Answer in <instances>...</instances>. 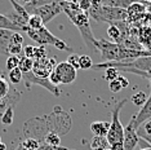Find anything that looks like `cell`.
I'll return each instance as SVG.
<instances>
[{"label":"cell","mask_w":151,"mask_h":150,"mask_svg":"<svg viewBox=\"0 0 151 150\" xmlns=\"http://www.w3.org/2000/svg\"><path fill=\"white\" fill-rule=\"evenodd\" d=\"M71 128V118L61 107H56L53 112L44 117L32 118L27 120L22 127L23 138H36L42 144L43 138L49 132H57L58 135H65Z\"/></svg>","instance_id":"cell-1"},{"label":"cell","mask_w":151,"mask_h":150,"mask_svg":"<svg viewBox=\"0 0 151 150\" xmlns=\"http://www.w3.org/2000/svg\"><path fill=\"white\" fill-rule=\"evenodd\" d=\"M14 119V106H9L1 114V123L4 125H11Z\"/></svg>","instance_id":"cell-25"},{"label":"cell","mask_w":151,"mask_h":150,"mask_svg":"<svg viewBox=\"0 0 151 150\" xmlns=\"http://www.w3.org/2000/svg\"><path fill=\"white\" fill-rule=\"evenodd\" d=\"M23 81H25L26 86H40V87L45 88L48 92L53 93L56 97H58L61 94L60 88L50 83L49 78H39V76H36L32 71H30V73H27V74H23Z\"/></svg>","instance_id":"cell-8"},{"label":"cell","mask_w":151,"mask_h":150,"mask_svg":"<svg viewBox=\"0 0 151 150\" xmlns=\"http://www.w3.org/2000/svg\"><path fill=\"white\" fill-rule=\"evenodd\" d=\"M42 144H47L49 146H61V136L57 132H49L43 138Z\"/></svg>","instance_id":"cell-21"},{"label":"cell","mask_w":151,"mask_h":150,"mask_svg":"<svg viewBox=\"0 0 151 150\" xmlns=\"http://www.w3.org/2000/svg\"><path fill=\"white\" fill-rule=\"evenodd\" d=\"M89 128H91V132L96 137H106L110 129V123L109 122H104V120L93 122V123L89 124Z\"/></svg>","instance_id":"cell-16"},{"label":"cell","mask_w":151,"mask_h":150,"mask_svg":"<svg viewBox=\"0 0 151 150\" xmlns=\"http://www.w3.org/2000/svg\"><path fill=\"white\" fill-rule=\"evenodd\" d=\"M21 145L27 150H37L40 148V142L37 141L36 138H31V137H27V138H22Z\"/></svg>","instance_id":"cell-27"},{"label":"cell","mask_w":151,"mask_h":150,"mask_svg":"<svg viewBox=\"0 0 151 150\" xmlns=\"http://www.w3.org/2000/svg\"><path fill=\"white\" fill-rule=\"evenodd\" d=\"M26 32H27V35L30 36V39L34 40L35 43H37L39 45H53L60 50H66V52H71V53L74 52V49L71 48V47H68L63 40L58 39L57 36H54L45 26L42 27V29H39V30L27 29Z\"/></svg>","instance_id":"cell-6"},{"label":"cell","mask_w":151,"mask_h":150,"mask_svg":"<svg viewBox=\"0 0 151 150\" xmlns=\"http://www.w3.org/2000/svg\"><path fill=\"white\" fill-rule=\"evenodd\" d=\"M109 142L107 140H106V137H93V140H92L91 142V148L92 150L94 149H104V150H107L109 149Z\"/></svg>","instance_id":"cell-24"},{"label":"cell","mask_w":151,"mask_h":150,"mask_svg":"<svg viewBox=\"0 0 151 150\" xmlns=\"http://www.w3.org/2000/svg\"><path fill=\"white\" fill-rule=\"evenodd\" d=\"M57 61L53 57H45L42 60L34 61L32 73L39 78H49V75L53 73V70L57 66Z\"/></svg>","instance_id":"cell-9"},{"label":"cell","mask_w":151,"mask_h":150,"mask_svg":"<svg viewBox=\"0 0 151 150\" xmlns=\"http://www.w3.org/2000/svg\"><path fill=\"white\" fill-rule=\"evenodd\" d=\"M57 1H62V0H32L31 3H29V4H26L23 6H25V9L27 11L29 14H32V12L35 11L36 8H39V6L52 4V3H57Z\"/></svg>","instance_id":"cell-18"},{"label":"cell","mask_w":151,"mask_h":150,"mask_svg":"<svg viewBox=\"0 0 151 150\" xmlns=\"http://www.w3.org/2000/svg\"><path fill=\"white\" fill-rule=\"evenodd\" d=\"M127 13H128V22H136V19H139L146 14V4L134 1L127 9Z\"/></svg>","instance_id":"cell-15"},{"label":"cell","mask_w":151,"mask_h":150,"mask_svg":"<svg viewBox=\"0 0 151 150\" xmlns=\"http://www.w3.org/2000/svg\"><path fill=\"white\" fill-rule=\"evenodd\" d=\"M137 38H138V42L142 45V48L147 52H151V26H141L137 32Z\"/></svg>","instance_id":"cell-13"},{"label":"cell","mask_w":151,"mask_h":150,"mask_svg":"<svg viewBox=\"0 0 151 150\" xmlns=\"http://www.w3.org/2000/svg\"><path fill=\"white\" fill-rule=\"evenodd\" d=\"M18 63H19V57L17 56H8V58L5 61V69L8 70V73L16 67H18Z\"/></svg>","instance_id":"cell-31"},{"label":"cell","mask_w":151,"mask_h":150,"mask_svg":"<svg viewBox=\"0 0 151 150\" xmlns=\"http://www.w3.org/2000/svg\"><path fill=\"white\" fill-rule=\"evenodd\" d=\"M37 150H68V149L62 148V146H49L47 144H42Z\"/></svg>","instance_id":"cell-38"},{"label":"cell","mask_w":151,"mask_h":150,"mask_svg":"<svg viewBox=\"0 0 151 150\" xmlns=\"http://www.w3.org/2000/svg\"><path fill=\"white\" fill-rule=\"evenodd\" d=\"M63 3H76V0H62Z\"/></svg>","instance_id":"cell-44"},{"label":"cell","mask_w":151,"mask_h":150,"mask_svg":"<svg viewBox=\"0 0 151 150\" xmlns=\"http://www.w3.org/2000/svg\"><path fill=\"white\" fill-rule=\"evenodd\" d=\"M96 48L101 53V58L104 62H122V61H130L139 57L151 56V52L129 49L123 44H116L104 38L96 39Z\"/></svg>","instance_id":"cell-2"},{"label":"cell","mask_w":151,"mask_h":150,"mask_svg":"<svg viewBox=\"0 0 151 150\" xmlns=\"http://www.w3.org/2000/svg\"><path fill=\"white\" fill-rule=\"evenodd\" d=\"M14 150H27V149H25V148H23V146H22L21 144H19V145H18V146H17V148H16Z\"/></svg>","instance_id":"cell-43"},{"label":"cell","mask_w":151,"mask_h":150,"mask_svg":"<svg viewBox=\"0 0 151 150\" xmlns=\"http://www.w3.org/2000/svg\"><path fill=\"white\" fill-rule=\"evenodd\" d=\"M0 150H6V145L4 142H0Z\"/></svg>","instance_id":"cell-42"},{"label":"cell","mask_w":151,"mask_h":150,"mask_svg":"<svg viewBox=\"0 0 151 150\" xmlns=\"http://www.w3.org/2000/svg\"><path fill=\"white\" fill-rule=\"evenodd\" d=\"M21 1H23V3H25V5H26V4H29V3H31L32 0H21Z\"/></svg>","instance_id":"cell-46"},{"label":"cell","mask_w":151,"mask_h":150,"mask_svg":"<svg viewBox=\"0 0 151 150\" xmlns=\"http://www.w3.org/2000/svg\"><path fill=\"white\" fill-rule=\"evenodd\" d=\"M0 142H1V138H0Z\"/></svg>","instance_id":"cell-50"},{"label":"cell","mask_w":151,"mask_h":150,"mask_svg":"<svg viewBox=\"0 0 151 150\" xmlns=\"http://www.w3.org/2000/svg\"><path fill=\"white\" fill-rule=\"evenodd\" d=\"M130 1H134V0H130Z\"/></svg>","instance_id":"cell-49"},{"label":"cell","mask_w":151,"mask_h":150,"mask_svg":"<svg viewBox=\"0 0 151 150\" xmlns=\"http://www.w3.org/2000/svg\"><path fill=\"white\" fill-rule=\"evenodd\" d=\"M12 30L0 29V56H8V47L13 35Z\"/></svg>","instance_id":"cell-17"},{"label":"cell","mask_w":151,"mask_h":150,"mask_svg":"<svg viewBox=\"0 0 151 150\" xmlns=\"http://www.w3.org/2000/svg\"><path fill=\"white\" fill-rule=\"evenodd\" d=\"M142 150H151V146H149V148H145V149H142Z\"/></svg>","instance_id":"cell-47"},{"label":"cell","mask_w":151,"mask_h":150,"mask_svg":"<svg viewBox=\"0 0 151 150\" xmlns=\"http://www.w3.org/2000/svg\"><path fill=\"white\" fill-rule=\"evenodd\" d=\"M93 61H92V57L88 56V54H83V56L79 57V67L81 70H88L93 67Z\"/></svg>","instance_id":"cell-28"},{"label":"cell","mask_w":151,"mask_h":150,"mask_svg":"<svg viewBox=\"0 0 151 150\" xmlns=\"http://www.w3.org/2000/svg\"><path fill=\"white\" fill-rule=\"evenodd\" d=\"M132 102L136 105V106H143L145 105V102L147 101V96H146V93L145 92H137L136 94H133L132 96Z\"/></svg>","instance_id":"cell-29"},{"label":"cell","mask_w":151,"mask_h":150,"mask_svg":"<svg viewBox=\"0 0 151 150\" xmlns=\"http://www.w3.org/2000/svg\"><path fill=\"white\" fill-rule=\"evenodd\" d=\"M79 57H80V56H78V54H75V53H71L70 56L67 57V61H66V62L70 63L71 66L74 67V69L78 70V69H80V67H79Z\"/></svg>","instance_id":"cell-35"},{"label":"cell","mask_w":151,"mask_h":150,"mask_svg":"<svg viewBox=\"0 0 151 150\" xmlns=\"http://www.w3.org/2000/svg\"><path fill=\"white\" fill-rule=\"evenodd\" d=\"M32 67H34V60L32 58H29V57H25V56L19 57L18 69L21 70L23 74H27V73H30V71H32Z\"/></svg>","instance_id":"cell-20"},{"label":"cell","mask_w":151,"mask_h":150,"mask_svg":"<svg viewBox=\"0 0 151 150\" xmlns=\"http://www.w3.org/2000/svg\"><path fill=\"white\" fill-rule=\"evenodd\" d=\"M76 75H78L76 69H74L70 63H67L65 61V62L57 63L56 69L49 75V80L54 86H58V84H71L76 79Z\"/></svg>","instance_id":"cell-7"},{"label":"cell","mask_w":151,"mask_h":150,"mask_svg":"<svg viewBox=\"0 0 151 150\" xmlns=\"http://www.w3.org/2000/svg\"><path fill=\"white\" fill-rule=\"evenodd\" d=\"M118 79H119V81H120V84H122L123 88H127V87L129 86V81H128V79H127L125 76H123V75H119Z\"/></svg>","instance_id":"cell-40"},{"label":"cell","mask_w":151,"mask_h":150,"mask_svg":"<svg viewBox=\"0 0 151 150\" xmlns=\"http://www.w3.org/2000/svg\"><path fill=\"white\" fill-rule=\"evenodd\" d=\"M0 29L12 30V31H14V32H23L22 29H19V27L14 25L5 14H1V13H0Z\"/></svg>","instance_id":"cell-19"},{"label":"cell","mask_w":151,"mask_h":150,"mask_svg":"<svg viewBox=\"0 0 151 150\" xmlns=\"http://www.w3.org/2000/svg\"><path fill=\"white\" fill-rule=\"evenodd\" d=\"M62 12H63L62 4H61V1H57V3H52V4L39 6V8H36L35 11L32 12V14H37L40 18H42L44 25H45V23L52 21L56 16L61 14Z\"/></svg>","instance_id":"cell-10"},{"label":"cell","mask_w":151,"mask_h":150,"mask_svg":"<svg viewBox=\"0 0 151 150\" xmlns=\"http://www.w3.org/2000/svg\"><path fill=\"white\" fill-rule=\"evenodd\" d=\"M47 57V49L45 45H37L34 48V61L36 60H42Z\"/></svg>","instance_id":"cell-32"},{"label":"cell","mask_w":151,"mask_h":150,"mask_svg":"<svg viewBox=\"0 0 151 150\" xmlns=\"http://www.w3.org/2000/svg\"><path fill=\"white\" fill-rule=\"evenodd\" d=\"M11 89L12 88H11L9 81L4 78V75H1V76H0V100H3V98H5L8 96Z\"/></svg>","instance_id":"cell-26"},{"label":"cell","mask_w":151,"mask_h":150,"mask_svg":"<svg viewBox=\"0 0 151 150\" xmlns=\"http://www.w3.org/2000/svg\"><path fill=\"white\" fill-rule=\"evenodd\" d=\"M23 52V45L22 44H16V43H11L8 47V56H17L21 57V54Z\"/></svg>","instance_id":"cell-30"},{"label":"cell","mask_w":151,"mask_h":150,"mask_svg":"<svg viewBox=\"0 0 151 150\" xmlns=\"http://www.w3.org/2000/svg\"><path fill=\"white\" fill-rule=\"evenodd\" d=\"M138 141L139 137L137 135V129L133 128V125L129 123L127 125V128H124V141H123L124 150H134Z\"/></svg>","instance_id":"cell-12"},{"label":"cell","mask_w":151,"mask_h":150,"mask_svg":"<svg viewBox=\"0 0 151 150\" xmlns=\"http://www.w3.org/2000/svg\"><path fill=\"white\" fill-rule=\"evenodd\" d=\"M34 48H35L34 45H26V47H23V56L34 60Z\"/></svg>","instance_id":"cell-37"},{"label":"cell","mask_w":151,"mask_h":150,"mask_svg":"<svg viewBox=\"0 0 151 150\" xmlns=\"http://www.w3.org/2000/svg\"><path fill=\"white\" fill-rule=\"evenodd\" d=\"M127 104V98L122 100L111 109V123H110L109 133L106 136L110 148L112 150H124L123 141H124V127L120 122V110Z\"/></svg>","instance_id":"cell-4"},{"label":"cell","mask_w":151,"mask_h":150,"mask_svg":"<svg viewBox=\"0 0 151 150\" xmlns=\"http://www.w3.org/2000/svg\"><path fill=\"white\" fill-rule=\"evenodd\" d=\"M147 80H149L150 84H151V71H149V75H147Z\"/></svg>","instance_id":"cell-45"},{"label":"cell","mask_w":151,"mask_h":150,"mask_svg":"<svg viewBox=\"0 0 151 150\" xmlns=\"http://www.w3.org/2000/svg\"><path fill=\"white\" fill-rule=\"evenodd\" d=\"M109 89L111 91L112 93H118V92H120L123 89V87H122V84H120L118 78L114 80H111V81H109Z\"/></svg>","instance_id":"cell-34"},{"label":"cell","mask_w":151,"mask_h":150,"mask_svg":"<svg viewBox=\"0 0 151 150\" xmlns=\"http://www.w3.org/2000/svg\"><path fill=\"white\" fill-rule=\"evenodd\" d=\"M8 80L11 84H19L23 80V73L18 67H16L8 73Z\"/></svg>","instance_id":"cell-23"},{"label":"cell","mask_w":151,"mask_h":150,"mask_svg":"<svg viewBox=\"0 0 151 150\" xmlns=\"http://www.w3.org/2000/svg\"><path fill=\"white\" fill-rule=\"evenodd\" d=\"M89 3H91L92 6H99V5H102V0H89Z\"/></svg>","instance_id":"cell-41"},{"label":"cell","mask_w":151,"mask_h":150,"mask_svg":"<svg viewBox=\"0 0 151 150\" xmlns=\"http://www.w3.org/2000/svg\"><path fill=\"white\" fill-rule=\"evenodd\" d=\"M88 14L97 22H105V23H112L115 22H125L128 21V13L127 9L115 8V6H107V5H99V6H92L88 11Z\"/></svg>","instance_id":"cell-5"},{"label":"cell","mask_w":151,"mask_h":150,"mask_svg":"<svg viewBox=\"0 0 151 150\" xmlns=\"http://www.w3.org/2000/svg\"><path fill=\"white\" fill-rule=\"evenodd\" d=\"M137 135H138V137L139 138H142V140H145V141L149 144L150 146H151V136H147V135H145L143 133L141 129H137Z\"/></svg>","instance_id":"cell-39"},{"label":"cell","mask_w":151,"mask_h":150,"mask_svg":"<svg viewBox=\"0 0 151 150\" xmlns=\"http://www.w3.org/2000/svg\"><path fill=\"white\" fill-rule=\"evenodd\" d=\"M119 70L118 69H115V67H109V69H105V75H104V78L107 81H111V80H114L116 79V78L119 76Z\"/></svg>","instance_id":"cell-33"},{"label":"cell","mask_w":151,"mask_h":150,"mask_svg":"<svg viewBox=\"0 0 151 150\" xmlns=\"http://www.w3.org/2000/svg\"><path fill=\"white\" fill-rule=\"evenodd\" d=\"M149 119H151V93L150 96L147 97V101L145 102L143 106H141L139 111L130 119L129 123L133 125L134 129H138L141 125H142L145 122H147Z\"/></svg>","instance_id":"cell-11"},{"label":"cell","mask_w":151,"mask_h":150,"mask_svg":"<svg viewBox=\"0 0 151 150\" xmlns=\"http://www.w3.org/2000/svg\"><path fill=\"white\" fill-rule=\"evenodd\" d=\"M1 75H3V71H1V70H0V76H1Z\"/></svg>","instance_id":"cell-48"},{"label":"cell","mask_w":151,"mask_h":150,"mask_svg":"<svg viewBox=\"0 0 151 150\" xmlns=\"http://www.w3.org/2000/svg\"><path fill=\"white\" fill-rule=\"evenodd\" d=\"M61 4H62L63 13H66V16L70 18V21L73 22L75 25V27L79 30L81 38H83V42L85 43V45H87V48L89 49V52L98 53L97 48H96V38L93 36L91 23H89L88 12L81 11L76 3L61 1Z\"/></svg>","instance_id":"cell-3"},{"label":"cell","mask_w":151,"mask_h":150,"mask_svg":"<svg viewBox=\"0 0 151 150\" xmlns=\"http://www.w3.org/2000/svg\"><path fill=\"white\" fill-rule=\"evenodd\" d=\"M44 22L42 21V18H40L37 14H30L29 19H27V29L30 30H39L44 27Z\"/></svg>","instance_id":"cell-22"},{"label":"cell","mask_w":151,"mask_h":150,"mask_svg":"<svg viewBox=\"0 0 151 150\" xmlns=\"http://www.w3.org/2000/svg\"><path fill=\"white\" fill-rule=\"evenodd\" d=\"M21 94L22 93L19 91L12 88L8 96H6L5 98H3V100H0V114H3L9 106H16L17 102L21 100Z\"/></svg>","instance_id":"cell-14"},{"label":"cell","mask_w":151,"mask_h":150,"mask_svg":"<svg viewBox=\"0 0 151 150\" xmlns=\"http://www.w3.org/2000/svg\"><path fill=\"white\" fill-rule=\"evenodd\" d=\"M138 129H141V131H142L145 135L151 136V119H149L147 122H145V123L142 124V128L139 127Z\"/></svg>","instance_id":"cell-36"}]
</instances>
